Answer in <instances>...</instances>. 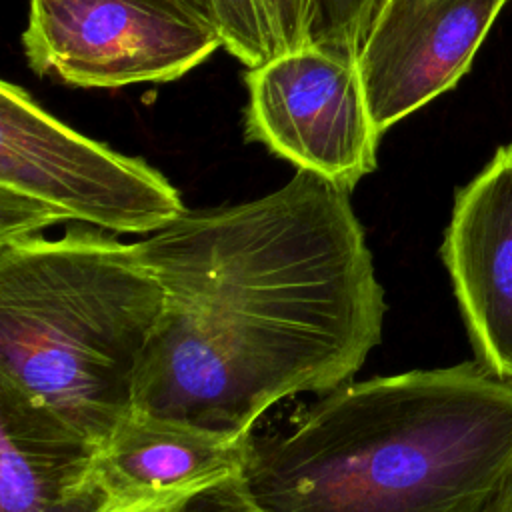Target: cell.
Returning a JSON list of instances; mask_svg holds the SVG:
<instances>
[{
  "instance_id": "6da1fadb",
  "label": "cell",
  "mask_w": 512,
  "mask_h": 512,
  "mask_svg": "<svg viewBox=\"0 0 512 512\" xmlns=\"http://www.w3.org/2000/svg\"><path fill=\"white\" fill-rule=\"evenodd\" d=\"M350 192L296 170L136 242L164 306L132 410L244 436L276 402L350 382L386 316Z\"/></svg>"
},
{
  "instance_id": "7a4b0ae2",
  "label": "cell",
  "mask_w": 512,
  "mask_h": 512,
  "mask_svg": "<svg viewBox=\"0 0 512 512\" xmlns=\"http://www.w3.org/2000/svg\"><path fill=\"white\" fill-rule=\"evenodd\" d=\"M510 472L512 382L470 360L324 392L242 482L270 512H486Z\"/></svg>"
},
{
  "instance_id": "3957f363",
  "label": "cell",
  "mask_w": 512,
  "mask_h": 512,
  "mask_svg": "<svg viewBox=\"0 0 512 512\" xmlns=\"http://www.w3.org/2000/svg\"><path fill=\"white\" fill-rule=\"evenodd\" d=\"M164 292L136 242L90 228L0 244V378L94 444L130 414Z\"/></svg>"
},
{
  "instance_id": "277c9868",
  "label": "cell",
  "mask_w": 512,
  "mask_h": 512,
  "mask_svg": "<svg viewBox=\"0 0 512 512\" xmlns=\"http://www.w3.org/2000/svg\"><path fill=\"white\" fill-rule=\"evenodd\" d=\"M186 212L150 164L106 148L0 86V244L62 220L116 234H154Z\"/></svg>"
},
{
  "instance_id": "5b68a950",
  "label": "cell",
  "mask_w": 512,
  "mask_h": 512,
  "mask_svg": "<svg viewBox=\"0 0 512 512\" xmlns=\"http://www.w3.org/2000/svg\"><path fill=\"white\" fill-rule=\"evenodd\" d=\"M28 66L80 88L172 82L224 48L194 0H30Z\"/></svg>"
},
{
  "instance_id": "8992f818",
  "label": "cell",
  "mask_w": 512,
  "mask_h": 512,
  "mask_svg": "<svg viewBox=\"0 0 512 512\" xmlns=\"http://www.w3.org/2000/svg\"><path fill=\"white\" fill-rule=\"evenodd\" d=\"M246 140L352 190L376 168L374 128L354 56L306 44L248 68Z\"/></svg>"
},
{
  "instance_id": "52a82bcc",
  "label": "cell",
  "mask_w": 512,
  "mask_h": 512,
  "mask_svg": "<svg viewBox=\"0 0 512 512\" xmlns=\"http://www.w3.org/2000/svg\"><path fill=\"white\" fill-rule=\"evenodd\" d=\"M508 0H384L356 64L374 128L448 92L468 72Z\"/></svg>"
},
{
  "instance_id": "ba28073f",
  "label": "cell",
  "mask_w": 512,
  "mask_h": 512,
  "mask_svg": "<svg viewBox=\"0 0 512 512\" xmlns=\"http://www.w3.org/2000/svg\"><path fill=\"white\" fill-rule=\"evenodd\" d=\"M250 436L130 410L96 444L90 480L100 512H182L202 492L240 478Z\"/></svg>"
},
{
  "instance_id": "9c48e42d",
  "label": "cell",
  "mask_w": 512,
  "mask_h": 512,
  "mask_svg": "<svg viewBox=\"0 0 512 512\" xmlns=\"http://www.w3.org/2000/svg\"><path fill=\"white\" fill-rule=\"evenodd\" d=\"M440 256L474 360L512 382V144L456 192Z\"/></svg>"
},
{
  "instance_id": "30bf717a",
  "label": "cell",
  "mask_w": 512,
  "mask_h": 512,
  "mask_svg": "<svg viewBox=\"0 0 512 512\" xmlns=\"http://www.w3.org/2000/svg\"><path fill=\"white\" fill-rule=\"evenodd\" d=\"M96 444L0 378V512H42L90 478Z\"/></svg>"
},
{
  "instance_id": "8fae6325",
  "label": "cell",
  "mask_w": 512,
  "mask_h": 512,
  "mask_svg": "<svg viewBox=\"0 0 512 512\" xmlns=\"http://www.w3.org/2000/svg\"><path fill=\"white\" fill-rule=\"evenodd\" d=\"M224 48L248 68L284 52L266 0H208Z\"/></svg>"
},
{
  "instance_id": "7c38bea8",
  "label": "cell",
  "mask_w": 512,
  "mask_h": 512,
  "mask_svg": "<svg viewBox=\"0 0 512 512\" xmlns=\"http://www.w3.org/2000/svg\"><path fill=\"white\" fill-rule=\"evenodd\" d=\"M182 512H270V510L260 506L246 492L240 476L192 498Z\"/></svg>"
},
{
  "instance_id": "4fadbf2b",
  "label": "cell",
  "mask_w": 512,
  "mask_h": 512,
  "mask_svg": "<svg viewBox=\"0 0 512 512\" xmlns=\"http://www.w3.org/2000/svg\"><path fill=\"white\" fill-rule=\"evenodd\" d=\"M266 6L284 52L308 44L310 0H266Z\"/></svg>"
},
{
  "instance_id": "5bb4252c",
  "label": "cell",
  "mask_w": 512,
  "mask_h": 512,
  "mask_svg": "<svg viewBox=\"0 0 512 512\" xmlns=\"http://www.w3.org/2000/svg\"><path fill=\"white\" fill-rule=\"evenodd\" d=\"M98 504H100L98 488L88 478V482L84 486H80L78 490H74L66 498L58 500L56 504L44 508L42 512H100Z\"/></svg>"
},
{
  "instance_id": "9a60e30c",
  "label": "cell",
  "mask_w": 512,
  "mask_h": 512,
  "mask_svg": "<svg viewBox=\"0 0 512 512\" xmlns=\"http://www.w3.org/2000/svg\"><path fill=\"white\" fill-rule=\"evenodd\" d=\"M486 512H512V472L498 490V494L494 496V500L490 502Z\"/></svg>"
},
{
  "instance_id": "2e32d148",
  "label": "cell",
  "mask_w": 512,
  "mask_h": 512,
  "mask_svg": "<svg viewBox=\"0 0 512 512\" xmlns=\"http://www.w3.org/2000/svg\"><path fill=\"white\" fill-rule=\"evenodd\" d=\"M194 2H196V4H200V6H202V8H206V10H208V12H210V6H208V0H194ZM210 14H212V12H210Z\"/></svg>"
}]
</instances>
